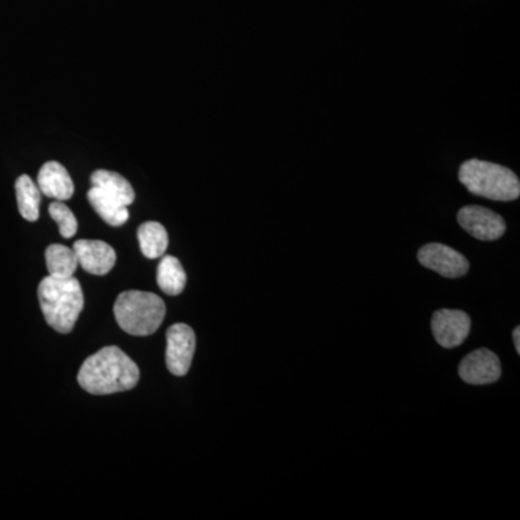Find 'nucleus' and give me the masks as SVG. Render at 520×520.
<instances>
[{
    "instance_id": "nucleus-1",
    "label": "nucleus",
    "mask_w": 520,
    "mask_h": 520,
    "mask_svg": "<svg viewBox=\"0 0 520 520\" xmlns=\"http://www.w3.org/2000/svg\"><path fill=\"white\" fill-rule=\"evenodd\" d=\"M138 364L119 347L107 346L84 360L78 372V385L91 395H112L138 385Z\"/></svg>"
},
{
    "instance_id": "nucleus-2",
    "label": "nucleus",
    "mask_w": 520,
    "mask_h": 520,
    "mask_svg": "<svg viewBox=\"0 0 520 520\" xmlns=\"http://www.w3.org/2000/svg\"><path fill=\"white\" fill-rule=\"evenodd\" d=\"M38 298L47 324L57 333H71L84 308L83 289L78 279L48 275L38 286Z\"/></svg>"
},
{
    "instance_id": "nucleus-3",
    "label": "nucleus",
    "mask_w": 520,
    "mask_h": 520,
    "mask_svg": "<svg viewBox=\"0 0 520 520\" xmlns=\"http://www.w3.org/2000/svg\"><path fill=\"white\" fill-rule=\"evenodd\" d=\"M458 180L471 194L493 201L518 200L520 182L518 175L493 162L470 159L461 165Z\"/></svg>"
},
{
    "instance_id": "nucleus-4",
    "label": "nucleus",
    "mask_w": 520,
    "mask_h": 520,
    "mask_svg": "<svg viewBox=\"0 0 520 520\" xmlns=\"http://www.w3.org/2000/svg\"><path fill=\"white\" fill-rule=\"evenodd\" d=\"M117 324L130 336L145 337L156 333L164 323L167 307L151 292L126 291L115 302Z\"/></svg>"
},
{
    "instance_id": "nucleus-5",
    "label": "nucleus",
    "mask_w": 520,
    "mask_h": 520,
    "mask_svg": "<svg viewBox=\"0 0 520 520\" xmlns=\"http://www.w3.org/2000/svg\"><path fill=\"white\" fill-rule=\"evenodd\" d=\"M167 367L174 376H185L195 353V333L187 324H174L167 331Z\"/></svg>"
},
{
    "instance_id": "nucleus-6",
    "label": "nucleus",
    "mask_w": 520,
    "mask_h": 520,
    "mask_svg": "<svg viewBox=\"0 0 520 520\" xmlns=\"http://www.w3.org/2000/svg\"><path fill=\"white\" fill-rule=\"evenodd\" d=\"M457 219L468 234L483 242L500 239L506 232L503 217L486 207H463L458 211Z\"/></svg>"
},
{
    "instance_id": "nucleus-7",
    "label": "nucleus",
    "mask_w": 520,
    "mask_h": 520,
    "mask_svg": "<svg viewBox=\"0 0 520 520\" xmlns=\"http://www.w3.org/2000/svg\"><path fill=\"white\" fill-rule=\"evenodd\" d=\"M418 260L422 266L440 273L444 278H461L470 269L466 256L441 243H429V245L421 247L418 252Z\"/></svg>"
},
{
    "instance_id": "nucleus-8",
    "label": "nucleus",
    "mask_w": 520,
    "mask_h": 520,
    "mask_svg": "<svg viewBox=\"0 0 520 520\" xmlns=\"http://www.w3.org/2000/svg\"><path fill=\"white\" fill-rule=\"evenodd\" d=\"M432 334L440 346L453 349L466 341L470 334L471 321L460 310H440L432 315Z\"/></svg>"
},
{
    "instance_id": "nucleus-9",
    "label": "nucleus",
    "mask_w": 520,
    "mask_h": 520,
    "mask_svg": "<svg viewBox=\"0 0 520 520\" xmlns=\"http://www.w3.org/2000/svg\"><path fill=\"white\" fill-rule=\"evenodd\" d=\"M458 373L468 385H489L500 379L502 364L493 351L474 350L473 353L464 357Z\"/></svg>"
},
{
    "instance_id": "nucleus-10",
    "label": "nucleus",
    "mask_w": 520,
    "mask_h": 520,
    "mask_svg": "<svg viewBox=\"0 0 520 520\" xmlns=\"http://www.w3.org/2000/svg\"><path fill=\"white\" fill-rule=\"evenodd\" d=\"M78 265L91 275H107L116 265V252L102 240H77L73 246Z\"/></svg>"
},
{
    "instance_id": "nucleus-11",
    "label": "nucleus",
    "mask_w": 520,
    "mask_h": 520,
    "mask_svg": "<svg viewBox=\"0 0 520 520\" xmlns=\"http://www.w3.org/2000/svg\"><path fill=\"white\" fill-rule=\"evenodd\" d=\"M38 188L41 194L58 201L70 200L74 195V182L60 162L50 161L38 172Z\"/></svg>"
},
{
    "instance_id": "nucleus-12",
    "label": "nucleus",
    "mask_w": 520,
    "mask_h": 520,
    "mask_svg": "<svg viewBox=\"0 0 520 520\" xmlns=\"http://www.w3.org/2000/svg\"><path fill=\"white\" fill-rule=\"evenodd\" d=\"M91 184L109 194L110 197L116 198L123 206L129 207L135 201V191H133L132 185L117 172L99 169L91 175Z\"/></svg>"
},
{
    "instance_id": "nucleus-13",
    "label": "nucleus",
    "mask_w": 520,
    "mask_h": 520,
    "mask_svg": "<svg viewBox=\"0 0 520 520\" xmlns=\"http://www.w3.org/2000/svg\"><path fill=\"white\" fill-rule=\"evenodd\" d=\"M91 207L109 226H123L129 220L128 207L123 206L116 198L110 197L100 188L93 187L87 194Z\"/></svg>"
},
{
    "instance_id": "nucleus-14",
    "label": "nucleus",
    "mask_w": 520,
    "mask_h": 520,
    "mask_svg": "<svg viewBox=\"0 0 520 520\" xmlns=\"http://www.w3.org/2000/svg\"><path fill=\"white\" fill-rule=\"evenodd\" d=\"M159 289L171 297H177L184 291L187 284V273L182 268L180 260L174 256L165 255L159 262L156 273Z\"/></svg>"
},
{
    "instance_id": "nucleus-15",
    "label": "nucleus",
    "mask_w": 520,
    "mask_h": 520,
    "mask_svg": "<svg viewBox=\"0 0 520 520\" xmlns=\"http://www.w3.org/2000/svg\"><path fill=\"white\" fill-rule=\"evenodd\" d=\"M139 246L148 259L162 258L168 249V233L158 221H146L138 229Z\"/></svg>"
},
{
    "instance_id": "nucleus-16",
    "label": "nucleus",
    "mask_w": 520,
    "mask_h": 520,
    "mask_svg": "<svg viewBox=\"0 0 520 520\" xmlns=\"http://www.w3.org/2000/svg\"><path fill=\"white\" fill-rule=\"evenodd\" d=\"M16 198H18L19 213L28 221L39 219L41 206V191L29 175H21L16 180Z\"/></svg>"
},
{
    "instance_id": "nucleus-17",
    "label": "nucleus",
    "mask_w": 520,
    "mask_h": 520,
    "mask_svg": "<svg viewBox=\"0 0 520 520\" xmlns=\"http://www.w3.org/2000/svg\"><path fill=\"white\" fill-rule=\"evenodd\" d=\"M47 269L55 278H70L77 271L78 259L74 249L63 245H51L45 250Z\"/></svg>"
},
{
    "instance_id": "nucleus-18",
    "label": "nucleus",
    "mask_w": 520,
    "mask_h": 520,
    "mask_svg": "<svg viewBox=\"0 0 520 520\" xmlns=\"http://www.w3.org/2000/svg\"><path fill=\"white\" fill-rule=\"evenodd\" d=\"M48 211H50L52 220L58 224V229H60V234L64 239H71L77 233L78 223L76 216H74L70 208L65 206L63 201H54V203H51Z\"/></svg>"
},
{
    "instance_id": "nucleus-19",
    "label": "nucleus",
    "mask_w": 520,
    "mask_h": 520,
    "mask_svg": "<svg viewBox=\"0 0 520 520\" xmlns=\"http://www.w3.org/2000/svg\"><path fill=\"white\" fill-rule=\"evenodd\" d=\"M513 341H515L516 351H518V354H520V328L519 327H516L515 330H513Z\"/></svg>"
}]
</instances>
